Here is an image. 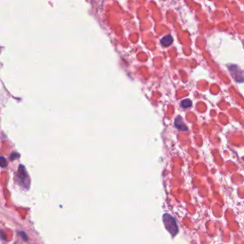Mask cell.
I'll use <instances>...</instances> for the list:
<instances>
[{
    "instance_id": "6da1fadb",
    "label": "cell",
    "mask_w": 244,
    "mask_h": 244,
    "mask_svg": "<svg viewBox=\"0 0 244 244\" xmlns=\"http://www.w3.org/2000/svg\"><path fill=\"white\" fill-rule=\"evenodd\" d=\"M16 181L17 184L25 189H29L30 186V179L28 173L24 165L19 166L17 172L16 173Z\"/></svg>"
},
{
    "instance_id": "7a4b0ae2",
    "label": "cell",
    "mask_w": 244,
    "mask_h": 244,
    "mask_svg": "<svg viewBox=\"0 0 244 244\" xmlns=\"http://www.w3.org/2000/svg\"><path fill=\"white\" fill-rule=\"evenodd\" d=\"M164 224L166 227V229L169 231L172 236H175L178 232V228L177 226L175 219L169 214H165L163 217Z\"/></svg>"
},
{
    "instance_id": "3957f363",
    "label": "cell",
    "mask_w": 244,
    "mask_h": 244,
    "mask_svg": "<svg viewBox=\"0 0 244 244\" xmlns=\"http://www.w3.org/2000/svg\"><path fill=\"white\" fill-rule=\"evenodd\" d=\"M228 69L234 80L238 81V82H243V81H244V71H241L237 66H229Z\"/></svg>"
},
{
    "instance_id": "277c9868",
    "label": "cell",
    "mask_w": 244,
    "mask_h": 244,
    "mask_svg": "<svg viewBox=\"0 0 244 244\" xmlns=\"http://www.w3.org/2000/svg\"><path fill=\"white\" fill-rule=\"evenodd\" d=\"M175 125L179 130L181 131H187L188 128L187 126L185 125V124L183 123V119L181 118L180 116H178L175 120Z\"/></svg>"
},
{
    "instance_id": "5b68a950",
    "label": "cell",
    "mask_w": 244,
    "mask_h": 244,
    "mask_svg": "<svg viewBox=\"0 0 244 244\" xmlns=\"http://www.w3.org/2000/svg\"><path fill=\"white\" fill-rule=\"evenodd\" d=\"M174 42L173 37L171 35H166L161 39V44L164 47H169Z\"/></svg>"
},
{
    "instance_id": "8992f818",
    "label": "cell",
    "mask_w": 244,
    "mask_h": 244,
    "mask_svg": "<svg viewBox=\"0 0 244 244\" xmlns=\"http://www.w3.org/2000/svg\"><path fill=\"white\" fill-rule=\"evenodd\" d=\"M192 105V102L189 99H184L181 102V106L183 109H188Z\"/></svg>"
},
{
    "instance_id": "52a82bcc",
    "label": "cell",
    "mask_w": 244,
    "mask_h": 244,
    "mask_svg": "<svg viewBox=\"0 0 244 244\" xmlns=\"http://www.w3.org/2000/svg\"><path fill=\"white\" fill-rule=\"evenodd\" d=\"M0 166L2 168H5L7 166V160L3 156H0Z\"/></svg>"
},
{
    "instance_id": "ba28073f",
    "label": "cell",
    "mask_w": 244,
    "mask_h": 244,
    "mask_svg": "<svg viewBox=\"0 0 244 244\" xmlns=\"http://www.w3.org/2000/svg\"><path fill=\"white\" fill-rule=\"evenodd\" d=\"M18 155H20L18 153H12L10 156V159L11 161H14V160L16 159V158H19V156H18Z\"/></svg>"
},
{
    "instance_id": "9c48e42d",
    "label": "cell",
    "mask_w": 244,
    "mask_h": 244,
    "mask_svg": "<svg viewBox=\"0 0 244 244\" xmlns=\"http://www.w3.org/2000/svg\"><path fill=\"white\" fill-rule=\"evenodd\" d=\"M19 234L21 236V237H22V236H25V241H27V236H26V234H25L24 232H20V233Z\"/></svg>"
}]
</instances>
